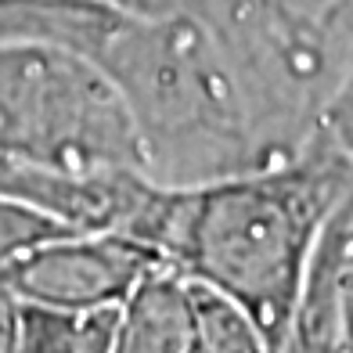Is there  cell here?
Instances as JSON below:
<instances>
[{
  "mask_svg": "<svg viewBox=\"0 0 353 353\" xmlns=\"http://www.w3.org/2000/svg\"><path fill=\"white\" fill-rule=\"evenodd\" d=\"M0 152L69 173H144L119 87L90 58L37 40H0Z\"/></svg>",
  "mask_w": 353,
  "mask_h": 353,
  "instance_id": "7a4b0ae2",
  "label": "cell"
},
{
  "mask_svg": "<svg viewBox=\"0 0 353 353\" xmlns=\"http://www.w3.org/2000/svg\"><path fill=\"white\" fill-rule=\"evenodd\" d=\"M350 191L353 155L317 126L278 163L188 188L155 184L134 238L245 307L281 353L314 245Z\"/></svg>",
  "mask_w": 353,
  "mask_h": 353,
  "instance_id": "6da1fadb",
  "label": "cell"
},
{
  "mask_svg": "<svg viewBox=\"0 0 353 353\" xmlns=\"http://www.w3.org/2000/svg\"><path fill=\"white\" fill-rule=\"evenodd\" d=\"M65 231H76V228H65V223H58L54 216L33 210V205L0 199V270L33 245L47 242L54 234H65Z\"/></svg>",
  "mask_w": 353,
  "mask_h": 353,
  "instance_id": "8992f818",
  "label": "cell"
},
{
  "mask_svg": "<svg viewBox=\"0 0 353 353\" xmlns=\"http://www.w3.org/2000/svg\"><path fill=\"white\" fill-rule=\"evenodd\" d=\"M159 256L123 231H65L11 260L0 274L22 303L54 310H119Z\"/></svg>",
  "mask_w": 353,
  "mask_h": 353,
  "instance_id": "3957f363",
  "label": "cell"
},
{
  "mask_svg": "<svg viewBox=\"0 0 353 353\" xmlns=\"http://www.w3.org/2000/svg\"><path fill=\"white\" fill-rule=\"evenodd\" d=\"M14 353H116V310H54L22 303Z\"/></svg>",
  "mask_w": 353,
  "mask_h": 353,
  "instance_id": "5b68a950",
  "label": "cell"
},
{
  "mask_svg": "<svg viewBox=\"0 0 353 353\" xmlns=\"http://www.w3.org/2000/svg\"><path fill=\"white\" fill-rule=\"evenodd\" d=\"M19 314H22V299L11 292V285L4 281V274H0V353H14Z\"/></svg>",
  "mask_w": 353,
  "mask_h": 353,
  "instance_id": "52a82bcc",
  "label": "cell"
},
{
  "mask_svg": "<svg viewBox=\"0 0 353 353\" xmlns=\"http://www.w3.org/2000/svg\"><path fill=\"white\" fill-rule=\"evenodd\" d=\"M191 281L170 263H155L116 310V353H195Z\"/></svg>",
  "mask_w": 353,
  "mask_h": 353,
  "instance_id": "277c9868",
  "label": "cell"
}]
</instances>
